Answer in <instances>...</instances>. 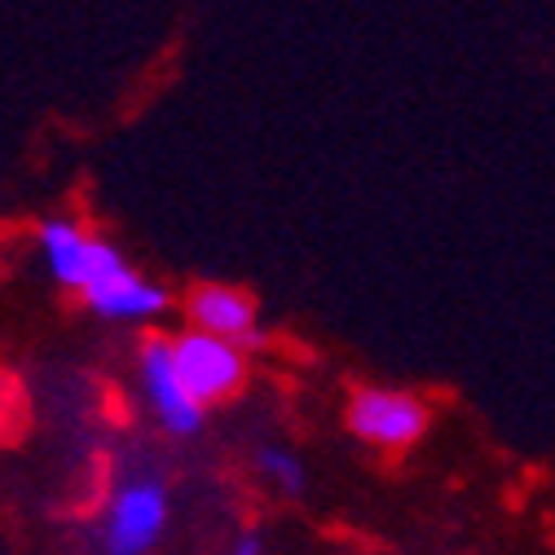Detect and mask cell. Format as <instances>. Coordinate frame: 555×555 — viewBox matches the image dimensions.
Segmentation results:
<instances>
[{
  "instance_id": "obj_1",
  "label": "cell",
  "mask_w": 555,
  "mask_h": 555,
  "mask_svg": "<svg viewBox=\"0 0 555 555\" xmlns=\"http://www.w3.org/2000/svg\"><path fill=\"white\" fill-rule=\"evenodd\" d=\"M168 485L151 472L128 476L115 485V494L98 520V551L102 555H151L168 533Z\"/></svg>"
},
{
  "instance_id": "obj_2",
  "label": "cell",
  "mask_w": 555,
  "mask_h": 555,
  "mask_svg": "<svg viewBox=\"0 0 555 555\" xmlns=\"http://www.w3.org/2000/svg\"><path fill=\"white\" fill-rule=\"evenodd\" d=\"M172 366L181 375V384L190 388V397L207 410L217 401H230L243 379H247V349H238L234 339L207 335V331H185L172 339Z\"/></svg>"
},
{
  "instance_id": "obj_3",
  "label": "cell",
  "mask_w": 555,
  "mask_h": 555,
  "mask_svg": "<svg viewBox=\"0 0 555 555\" xmlns=\"http://www.w3.org/2000/svg\"><path fill=\"white\" fill-rule=\"evenodd\" d=\"M349 433L375 450H405L428 433V405L401 388H358L349 397Z\"/></svg>"
},
{
  "instance_id": "obj_4",
  "label": "cell",
  "mask_w": 555,
  "mask_h": 555,
  "mask_svg": "<svg viewBox=\"0 0 555 555\" xmlns=\"http://www.w3.org/2000/svg\"><path fill=\"white\" fill-rule=\"evenodd\" d=\"M137 375H142V397L155 414V424L168 437H194L203 428V405L190 397L172 366V339H146L142 358H137Z\"/></svg>"
},
{
  "instance_id": "obj_5",
  "label": "cell",
  "mask_w": 555,
  "mask_h": 555,
  "mask_svg": "<svg viewBox=\"0 0 555 555\" xmlns=\"http://www.w3.org/2000/svg\"><path fill=\"white\" fill-rule=\"evenodd\" d=\"M40 256L53 273V283L72 287V292L93 287L98 278H106L111 269L124 264V256L106 238L80 230L76 221H44L40 225Z\"/></svg>"
},
{
  "instance_id": "obj_6",
  "label": "cell",
  "mask_w": 555,
  "mask_h": 555,
  "mask_svg": "<svg viewBox=\"0 0 555 555\" xmlns=\"http://www.w3.org/2000/svg\"><path fill=\"white\" fill-rule=\"evenodd\" d=\"M80 296L106 322H151L168 309V292L159 283H151V278H142L137 269H128V264L111 269L106 278H98V283L85 287Z\"/></svg>"
},
{
  "instance_id": "obj_7",
  "label": "cell",
  "mask_w": 555,
  "mask_h": 555,
  "mask_svg": "<svg viewBox=\"0 0 555 555\" xmlns=\"http://www.w3.org/2000/svg\"><path fill=\"white\" fill-rule=\"evenodd\" d=\"M185 318H190L194 331L234 339L238 349H256V344H260L256 305H251L238 287H225V283H203V287H194L190 300H185Z\"/></svg>"
},
{
  "instance_id": "obj_8",
  "label": "cell",
  "mask_w": 555,
  "mask_h": 555,
  "mask_svg": "<svg viewBox=\"0 0 555 555\" xmlns=\"http://www.w3.org/2000/svg\"><path fill=\"white\" fill-rule=\"evenodd\" d=\"M256 472L264 476L269 490H278L283 499H300L305 494V463L283 446H260L256 450Z\"/></svg>"
},
{
  "instance_id": "obj_9",
  "label": "cell",
  "mask_w": 555,
  "mask_h": 555,
  "mask_svg": "<svg viewBox=\"0 0 555 555\" xmlns=\"http://www.w3.org/2000/svg\"><path fill=\"white\" fill-rule=\"evenodd\" d=\"M230 555H264V538L260 533H238L234 546H230Z\"/></svg>"
}]
</instances>
